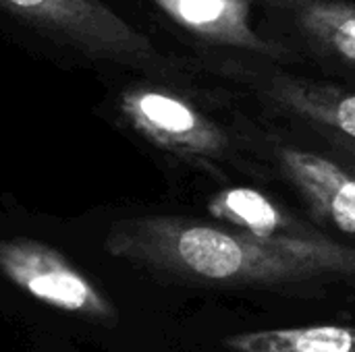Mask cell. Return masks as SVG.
Here are the masks:
<instances>
[{
    "label": "cell",
    "instance_id": "6",
    "mask_svg": "<svg viewBox=\"0 0 355 352\" xmlns=\"http://www.w3.org/2000/svg\"><path fill=\"white\" fill-rule=\"evenodd\" d=\"M173 23L216 46L260 56H281V50L252 27V0H152Z\"/></svg>",
    "mask_w": 355,
    "mask_h": 352
},
{
    "label": "cell",
    "instance_id": "11",
    "mask_svg": "<svg viewBox=\"0 0 355 352\" xmlns=\"http://www.w3.org/2000/svg\"><path fill=\"white\" fill-rule=\"evenodd\" d=\"M345 139H347V137H345ZM339 143H341V147H343L345 151H349L355 158V141H349V139H347V141H339Z\"/></svg>",
    "mask_w": 355,
    "mask_h": 352
},
{
    "label": "cell",
    "instance_id": "1",
    "mask_svg": "<svg viewBox=\"0 0 355 352\" xmlns=\"http://www.w3.org/2000/svg\"><path fill=\"white\" fill-rule=\"evenodd\" d=\"M106 251L164 278L216 288L306 293L355 282V245L329 237L264 239L181 216L119 220Z\"/></svg>",
    "mask_w": 355,
    "mask_h": 352
},
{
    "label": "cell",
    "instance_id": "5",
    "mask_svg": "<svg viewBox=\"0 0 355 352\" xmlns=\"http://www.w3.org/2000/svg\"><path fill=\"white\" fill-rule=\"evenodd\" d=\"M287 178L302 193L312 214L355 241V176L337 162L297 147H279Z\"/></svg>",
    "mask_w": 355,
    "mask_h": 352
},
{
    "label": "cell",
    "instance_id": "4",
    "mask_svg": "<svg viewBox=\"0 0 355 352\" xmlns=\"http://www.w3.org/2000/svg\"><path fill=\"white\" fill-rule=\"evenodd\" d=\"M0 268L6 280L52 309L102 326L119 322L112 301L50 245L6 239L0 243Z\"/></svg>",
    "mask_w": 355,
    "mask_h": 352
},
{
    "label": "cell",
    "instance_id": "9",
    "mask_svg": "<svg viewBox=\"0 0 355 352\" xmlns=\"http://www.w3.org/2000/svg\"><path fill=\"white\" fill-rule=\"evenodd\" d=\"M322 52L355 71V6L345 0H268Z\"/></svg>",
    "mask_w": 355,
    "mask_h": 352
},
{
    "label": "cell",
    "instance_id": "8",
    "mask_svg": "<svg viewBox=\"0 0 355 352\" xmlns=\"http://www.w3.org/2000/svg\"><path fill=\"white\" fill-rule=\"evenodd\" d=\"M268 98L295 116L329 127L355 141V93L329 83L275 77L266 83Z\"/></svg>",
    "mask_w": 355,
    "mask_h": 352
},
{
    "label": "cell",
    "instance_id": "7",
    "mask_svg": "<svg viewBox=\"0 0 355 352\" xmlns=\"http://www.w3.org/2000/svg\"><path fill=\"white\" fill-rule=\"evenodd\" d=\"M208 214L216 224L264 239H320V230L300 222L268 195L248 189H223L208 201Z\"/></svg>",
    "mask_w": 355,
    "mask_h": 352
},
{
    "label": "cell",
    "instance_id": "10",
    "mask_svg": "<svg viewBox=\"0 0 355 352\" xmlns=\"http://www.w3.org/2000/svg\"><path fill=\"white\" fill-rule=\"evenodd\" d=\"M223 346L229 352H355V328L308 326L258 330L227 336Z\"/></svg>",
    "mask_w": 355,
    "mask_h": 352
},
{
    "label": "cell",
    "instance_id": "3",
    "mask_svg": "<svg viewBox=\"0 0 355 352\" xmlns=\"http://www.w3.org/2000/svg\"><path fill=\"white\" fill-rule=\"evenodd\" d=\"M119 110L154 147L202 170H218L231 156L229 133L181 95L154 87H129L119 98Z\"/></svg>",
    "mask_w": 355,
    "mask_h": 352
},
{
    "label": "cell",
    "instance_id": "2",
    "mask_svg": "<svg viewBox=\"0 0 355 352\" xmlns=\"http://www.w3.org/2000/svg\"><path fill=\"white\" fill-rule=\"evenodd\" d=\"M2 6L21 23L89 58L125 66H154L162 60L154 41L102 0H2Z\"/></svg>",
    "mask_w": 355,
    "mask_h": 352
}]
</instances>
